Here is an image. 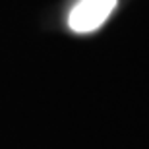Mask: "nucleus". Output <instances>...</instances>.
Returning <instances> with one entry per match:
<instances>
[{
  "mask_svg": "<svg viewBox=\"0 0 149 149\" xmlns=\"http://www.w3.org/2000/svg\"><path fill=\"white\" fill-rule=\"evenodd\" d=\"M118 0H79L68 16V25L76 33H91L109 19Z\"/></svg>",
  "mask_w": 149,
  "mask_h": 149,
  "instance_id": "f257e3e1",
  "label": "nucleus"
}]
</instances>
